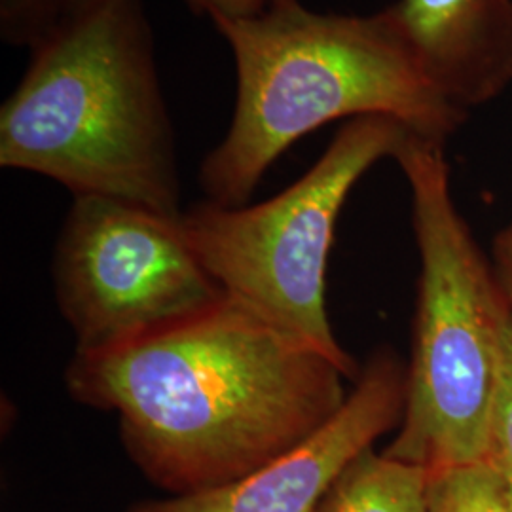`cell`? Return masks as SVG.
<instances>
[{"label": "cell", "mask_w": 512, "mask_h": 512, "mask_svg": "<svg viewBox=\"0 0 512 512\" xmlns=\"http://www.w3.org/2000/svg\"><path fill=\"white\" fill-rule=\"evenodd\" d=\"M186 6L200 16L213 19H249L264 14L270 0H184Z\"/></svg>", "instance_id": "13"}, {"label": "cell", "mask_w": 512, "mask_h": 512, "mask_svg": "<svg viewBox=\"0 0 512 512\" xmlns=\"http://www.w3.org/2000/svg\"><path fill=\"white\" fill-rule=\"evenodd\" d=\"M177 219L135 203L74 198L52 279L76 349L122 342L224 293L184 243Z\"/></svg>", "instance_id": "6"}, {"label": "cell", "mask_w": 512, "mask_h": 512, "mask_svg": "<svg viewBox=\"0 0 512 512\" xmlns=\"http://www.w3.org/2000/svg\"><path fill=\"white\" fill-rule=\"evenodd\" d=\"M0 165L179 217L175 131L145 0H97L31 48L0 109Z\"/></svg>", "instance_id": "3"}, {"label": "cell", "mask_w": 512, "mask_h": 512, "mask_svg": "<svg viewBox=\"0 0 512 512\" xmlns=\"http://www.w3.org/2000/svg\"><path fill=\"white\" fill-rule=\"evenodd\" d=\"M427 73L469 110L512 84V0H397L389 6Z\"/></svg>", "instance_id": "8"}, {"label": "cell", "mask_w": 512, "mask_h": 512, "mask_svg": "<svg viewBox=\"0 0 512 512\" xmlns=\"http://www.w3.org/2000/svg\"><path fill=\"white\" fill-rule=\"evenodd\" d=\"M431 475L372 448L336 476L313 512H427Z\"/></svg>", "instance_id": "9"}, {"label": "cell", "mask_w": 512, "mask_h": 512, "mask_svg": "<svg viewBox=\"0 0 512 512\" xmlns=\"http://www.w3.org/2000/svg\"><path fill=\"white\" fill-rule=\"evenodd\" d=\"M408 133L401 122H346L323 156L274 198L256 205L198 203L179 232L220 289L323 351L348 378L359 368L338 344L327 313V266L336 220L372 165L393 158Z\"/></svg>", "instance_id": "5"}, {"label": "cell", "mask_w": 512, "mask_h": 512, "mask_svg": "<svg viewBox=\"0 0 512 512\" xmlns=\"http://www.w3.org/2000/svg\"><path fill=\"white\" fill-rule=\"evenodd\" d=\"M57 19V0H0V35L10 46L35 48Z\"/></svg>", "instance_id": "12"}, {"label": "cell", "mask_w": 512, "mask_h": 512, "mask_svg": "<svg viewBox=\"0 0 512 512\" xmlns=\"http://www.w3.org/2000/svg\"><path fill=\"white\" fill-rule=\"evenodd\" d=\"M418 308L399 433L384 452L429 475L486 461L511 306L452 196L444 143L408 133Z\"/></svg>", "instance_id": "4"}, {"label": "cell", "mask_w": 512, "mask_h": 512, "mask_svg": "<svg viewBox=\"0 0 512 512\" xmlns=\"http://www.w3.org/2000/svg\"><path fill=\"white\" fill-rule=\"evenodd\" d=\"M427 512H512V499L494 467L480 461L431 475Z\"/></svg>", "instance_id": "10"}, {"label": "cell", "mask_w": 512, "mask_h": 512, "mask_svg": "<svg viewBox=\"0 0 512 512\" xmlns=\"http://www.w3.org/2000/svg\"><path fill=\"white\" fill-rule=\"evenodd\" d=\"M298 0H270V6H289Z\"/></svg>", "instance_id": "16"}, {"label": "cell", "mask_w": 512, "mask_h": 512, "mask_svg": "<svg viewBox=\"0 0 512 512\" xmlns=\"http://www.w3.org/2000/svg\"><path fill=\"white\" fill-rule=\"evenodd\" d=\"M213 25L234 55L236 103L200 167L207 202L247 205L279 156L336 120L385 116L446 145L469 116L427 73L389 8L346 16L294 2Z\"/></svg>", "instance_id": "2"}, {"label": "cell", "mask_w": 512, "mask_h": 512, "mask_svg": "<svg viewBox=\"0 0 512 512\" xmlns=\"http://www.w3.org/2000/svg\"><path fill=\"white\" fill-rule=\"evenodd\" d=\"M97 0H57L59 4V18L61 16H71L76 12H82L86 8H90Z\"/></svg>", "instance_id": "15"}, {"label": "cell", "mask_w": 512, "mask_h": 512, "mask_svg": "<svg viewBox=\"0 0 512 512\" xmlns=\"http://www.w3.org/2000/svg\"><path fill=\"white\" fill-rule=\"evenodd\" d=\"M494 274L512 308V224L497 234L494 241Z\"/></svg>", "instance_id": "14"}, {"label": "cell", "mask_w": 512, "mask_h": 512, "mask_svg": "<svg viewBox=\"0 0 512 512\" xmlns=\"http://www.w3.org/2000/svg\"><path fill=\"white\" fill-rule=\"evenodd\" d=\"M346 372L222 293L105 348L74 351L76 403L116 412L129 459L169 495L209 492L308 439L346 403Z\"/></svg>", "instance_id": "1"}, {"label": "cell", "mask_w": 512, "mask_h": 512, "mask_svg": "<svg viewBox=\"0 0 512 512\" xmlns=\"http://www.w3.org/2000/svg\"><path fill=\"white\" fill-rule=\"evenodd\" d=\"M486 461L501 476L512 499V308L503 332V359L490 423Z\"/></svg>", "instance_id": "11"}, {"label": "cell", "mask_w": 512, "mask_h": 512, "mask_svg": "<svg viewBox=\"0 0 512 512\" xmlns=\"http://www.w3.org/2000/svg\"><path fill=\"white\" fill-rule=\"evenodd\" d=\"M404 401L406 368L393 351H376L342 408L291 450L226 486L139 501L126 512H313L353 459L399 427Z\"/></svg>", "instance_id": "7"}]
</instances>
